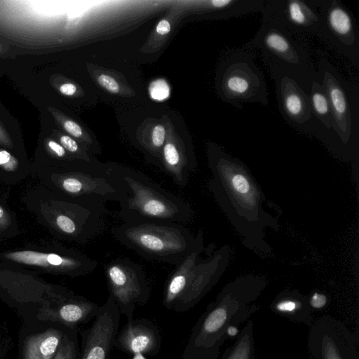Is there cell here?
Instances as JSON below:
<instances>
[{"label":"cell","instance_id":"obj_3","mask_svg":"<svg viewBox=\"0 0 359 359\" xmlns=\"http://www.w3.org/2000/svg\"><path fill=\"white\" fill-rule=\"evenodd\" d=\"M24 202L38 222L60 240L84 245L105 227V206H93L71 200L39 183L27 189Z\"/></svg>","mask_w":359,"mask_h":359},{"label":"cell","instance_id":"obj_18","mask_svg":"<svg viewBox=\"0 0 359 359\" xmlns=\"http://www.w3.org/2000/svg\"><path fill=\"white\" fill-rule=\"evenodd\" d=\"M263 19L280 22L293 34L317 35L320 18L312 0H265Z\"/></svg>","mask_w":359,"mask_h":359},{"label":"cell","instance_id":"obj_32","mask_svg":"<svg viewBox=\"0 0 359 359\" xmlns=\"http://www.w3.org/2000/svg\"><path fill=\"white\" fill-rule=\"evenodd\" d=\"M170 29L171 26L170 22L166 20H162L158 23L156 27V32L158 34L165 35L170 32Z\"/></svg>","mask_w":359,"mask_h":359},{"label":"cell","instance_id":"obj_8","mask_svg":"<svg viewBox=\"0 0 359 359\" xmlns=\"http://www.w3.org/2000/svg\"><path fill=\"white\" fill-rule=\"evenodd\" d=\"M116 239L147 259L177 265L203 241L182 224L170 222L123 223L114 229Z\"/></svg>","mask_w":359,"mask_h":359},{"label":"cell","instance_id":"obj_4","mask_svg":"<svg viewBox=\"0 0 359 359\" xmlns=\"http://www.w3.org/2000/svg\"><path fill=\"white\" fill-rule=\"evenodd\" d=\"M31 175L51 191L86 205L103 207L107 201L119 202L124 189L108 165L71 160L56 167L32 168Z\"/></svg>","mask_w":359,"mask_h":359},{"label":"cell","instance_id":"obj_28","mask_svg":"<svg viewBox=\"0 0 359 359\" xmlns=\"http://www.w3.org/2000/svg\"><path fill=\"white\" fill-rule=\"evenodd\" d=\"M150 97L157 101H163L170 95V87L163 79L154 81L149 88Z\"/></svg>","mask_w":359,"mask_h":359},{"label":"cell","instance_id":"obj_25","mask_svg":"<svg viewBox=\"0 0 359 359\" xmlns=\"http://www.w3.org/2000/svg\"><path fill=\"white\" fill-rule=\"evenodd\" d=\"M19 233L15 215L8 206L6 200L0 198V242L13 238Z\"/></svg>","mask_w":359,"mask_h":359},{"label":"cell","instance_id":"obj_31","mask_svg":"<svg viewBox=\"0 0 359 359\" xmlns=\"http://www.w3.org/2000/svg\"><path fill=\"white\" fill-rule=\"evenodd\" d=\"M63 126L65 130L74 137L79 138L83 135L81 128L73 121H65Z\"/></svg>","mask_w":359,"mask_h":359},{"label":"cell","instance_id":"obj_1","mask_svg":"<svg viewBox=\"0 0 359 359\" xmlns=\"http://www.w3.org/2000/svg\"><path fill=\"white\" fill-rule=\"evenodd\" d=\"M212 178L208 187L215 201L250 250L268 255L265 230L278 229L277 219L263 208L264 194L246 165L217 145L208 148Z\"/></svg>","mask_w":359,"mask_h":359},{"label":"cell","instance_id":"obj_34","mask_svg":"<svg viewBox=\"0 0 359 359\" xmlns=\"http://www.w3.org/2000/svg\"><path fill=\"white\" fill-rule=\"evenodd\" d=\"M132 359H147L145 358V355L141 354V353H135L133 355Z\"/></svg>","mask_w":359,"mask_h":359},{"label":"cell","instance_id":"obj_16","mask_svg":"<svg viewBox=\"0 0 359 359\" xmlns=\"http://www.w3.org/2000/svg\"><path fill=\"white\" fill-rule=\"evenodd\" d=\"M358 342L342 322L326 316L311 327L308 349L311 359H359Z\"/></svg>","mask_w":359,"mask_h":359},{"label":"cell","instance_id":"obj_21","mask_svg":"<svg viewBox=\"0 0 359 359\" xmlns=\"http://www.w3.org/2000/svg\"><path fill=\"white\" fill-rule=\"evenodd\" d=\"M99 307L97 303L75 294L57 306L42 309L34 323H56L70 328L79 327L93 320Z\"/></svg>","mask_w":359,"mask_h":359},{"label":"cell","instance_id":"obj_35","mask_svg":"<svg viewBox=\"0 0 359 359\" xmlns=\"http://www.w3.org/2000/svg\"><path fill=\"white\" fill-rule=\"evenodd\" d=\"M0 182H1V181H0Z\"/></svg>","mask_w":359,"mask_h":359},{"label":"cell","instance_id":"obj_11","mask_svg":"<svg viewBox=\"0 0 359 359\" xmlns=\"http://www.w3.org/2000/svg\"><path fill=\"white\" fill-rule=\"evenodd\" d=\"M217 90L224 102L239 109L246 102L269 104L264 74L252 55L243 50L229 53L222 62Z\"/></svg>","mask_w":359,"mask_h":359},{"label":"cell","instance_id":"obj_19","mask_svg":"<svg viewBox=\"0 0 359 359\" xmlns=\"http://www.w3.org/2000/svg\"><path fill=\"white\" fill-rule=\"evenodd\" d=\"M39 330L27 332L24 327L20 330L19 359H53L65 335L72 329L60 323H43Z\"/></svg>","mask_w":359,"mask_h":359},{"label":"cell","instance_id":"obj_6","mask_svg":"<svg viewBox=\"0 0 359 359\" xmlns=\"http://www.w3.org/2000/svg\"><path fill=\"white\" fill-rule=\"evenodd\" d=\"M203 241L189 253L165 282L163 305L168 310L185 312L194 307L217 284L229 259V250L223 246L206 259L201 255Z\"/></svg>","mask_w":359,"mask_h":359},{"label":"cell","instance_id":"obj_30","mask_svg":"<svg viewBox=\"0 0 359 359\" xmlns=\"http://www.w3.org/2000/svg\"><path fill=\"white\" fill-rule=\"evenodd\" d=\"M309 305L312 311L321 310L324 309L327 304V297L325 294L314 292L308 297Z\"/></svg>","mask_w":359,"mask_h":359},{"label":"cell","instance_id":"obj_2","mask_svg":"<svg viewBox=\"0 0 359 359\" xmlns=\"http://www.w3.org/2000/svg\"><path fill=\"white\" fill-rule=\"evenodd\" d=\"M267 284L258 276L239 277L226 284L195 324L181 359H218L228 339L227 328L239 327L259 309L255 302Z\"/></svg>","mask_w":359,"mask_h":359},{"label":"cell","instance_id":"obj_5","mask_svg":"<svg viewBox=\"0 0 359 359\" xmlns=\"http://www.w3.org/2000/svg\"><path fill=\"white\" fill-rule=\"evenodd\" d=\"M121 182L124 194L118 202L124 223L170 222L186 223L193 217L188 203L163 189L147 175L118 165H108Z\"/></svg>","mask_w":359,"mask_h":359},{"label":"cell","instance_id":"obj_14","mask_svg":"<svg viewBox=\"0 0 359 359\" xmlns=\"http://www.w3.org/2000/svg\"><path fill=\"white\" fill-rule=\"evenodd\" d=\"M320 18L317 35L356 65L359 29L350 10L339 0H312Z\"/></svg>","mask_w":359,"mask_h":359},{"label":"cell","instance_id":"obj_12","mask_svg":"<svg viewBox=\"0 0 359 359\" xmlns=\"http://www.w3.org/2000/svg\"><path fill=\"white\" fill-rule=\"evenodd\" d=\"M0 261L71 278L90 273L98 265L87 255L59 245L45 250L27 248L4 251L0 253Z\"/></svg>","mask_w":359,"mask_h":359},{"label":"cell","instance_id":"obj_33","mask_svg":"<svg viewBox=\"0 0 359 359\" xmlns=\"http://www.w3.org/2000/svg\"><path fill=\"white\" fill-rule=\"evenodd\" d=\"M60 91L63 95L71 96L76 93V87L73 83H67L60 87Z\"/></svg>","mask_w":359,"mask_h":359},{"label":"cell","instance_id":"obj_13","mask_svg":"<svg viewBox=\"0 0 359 359\" xmlns=\"http://www.w3.org/2000/svg\"><path fill=\"white\" fill-rule=\"evenodd\" d=\"M109 294L127 321L133 319L137 305H144L150 287L140 265L129 258L115 259L104 266Z\"/></svg>","mask_w":359,"mask_h":359},{"label":"cell","instance_id":"obj_26","mask_svg":"<svg viewBox=\"0 0 359 359\" xmlns=\"http://www.w3.org/2000/svg\"><path fill=\"white\" fill-rule=\"evenodd\" d=\"M79 327L70 329L53 359H80Z\"/></svg>","mask_w":359,"mask_h":359},{"label":"cell","instance_id":"obj_10","mask_svg":"<svg viewBox=\"0 0 359 359\" xmlns=\"http://www.w3.org/2000/svg\"><path fill=\"white\" fill-rule=\"evenodd\" d=\"M293 35L280 22L263 19L250 43L260 50L268 67L282 70L309 94L312 83L318 81L317 70L304 45Z\"/></svg>","mask_w":359,"mask_h":359},{"label":"cell","instance_id":"obj_9","mask_svg":"<svg viewBox=\"0 0 359 359\" xmlns=\"http://www.w3.org/2000/svg\"><path fill=\"white\" fill-rule=\"evenodd\" d=\"M74 294L64 286L47 283L25 267L0 262V299L16 311L24 324L34 323L42 309L57 306Z\"/></svg>","mask_w":359,"mask_h":359},{"label":"cell","instance_id":"obj_7","mask_svg":"<svg viewBox=\"0 0 359 359\" xmlns=\"http://www.w3.org/2000/svg\"><path fill=\"white\" fill-rule=\"evenodd\" d=\"M318 80L328 96L332 126L325 144L336 158L358 161L359 156L358 94L339 74L336 67L322 57L318 63Z\"/></svg>","mask_w":359,"mask_h":359},{"label":"cell","instance_id":"obj_24","mask_svg":"<svg viewBox=\"0 0 359 359\" xmlns=\"http://www.w3.org/2000/svg\"><path fill=\"white\" fill-rule=\"evenodd\" d=\"M254 325L249 320L240 331L235 342L228 347L221 359H255Z\"/></svg>","mask_w":359,"mask_h":359},{"label":"cell","instance_id":"obj_17","mask_svg":"<svg viewBox=\"0 0 359 359\" xmlns=\"http://www.w3.org/2000/svg\"><path fill=\"white\" fill-rule=\"evenodd\" d=\"M121 313L112 297L100 306L91 325L81 331L80 359H109L118 332Z\"/></svg>","mask_w":359,"mask_h":359},{"label":"cell","instance_id":"obj_27","mask_svg":"<svg viewBox=\"0 0 359 359\" xmlns=\"http://www.w3.org/2000/svg\"><path fill=\"white\" fill-rule=\"evenodd\" d=\"M12 344L6 323L0 319V359H8Z\"/></svg>","mask_w":359,"mask_h":359},{"label":"cell","instance_id":"obj_15","mask_svg":"<svg viewBox=\"0 0 359 359\" xmlns=\"http://www.w3.org/2000/svg\"><path fill=\"white\" fill-rule=\"evenodd\" d=\"M268 68L274 81L279 109L285 120L297 130L313 135L322 142L325 130L313 116L309 94L282 70Z\"/></svg>","mask_w":359,"mask_h":359},{"label":"cell","instance_id":"obj_20","mask_svg":"<svg viewBox=\"0 0 359 359\" xmlns=\"http://www.w3.org/2000/svg\"><path fill=\"white\" fill-rule=\"evenodd\" d=\"M123 352L155 356L161 348V335L159 329L147 318L132 319L118 332L114 344Z\"/></svg>","mask_w":359,"mask_h":359},{"label":"cell","instance_id":"obj_22","mask_svg":"<svg viewBox=\"0 0 359 359\" xmlns=\"http://www.w3.org/2000/svg\"><path fill=\"white\" fill-rule=\"evenodd\" d=\"M276 313L297 323L311 324V313L308 297L298 292L286 291L279 294L271 304Z\"/></svg>","mask_w":359,"mask_h":359},{"label":"cell","instance_id":"obj_23","mask_svg":"<svg viewBox=\"0 0 359 359\" xmlns=\"http://www.w3.org/2000/svg\"><path fill=\"white\" fill-rule=\"evenodd\" d=\"M309 99L313 116L325 130V135L322 141L325 145L332 130V116L325 88L318 81L312 83Z\"/></svg>","mask_w":359,"mask_h":359},{"label":"cell","instance_id":"obj_29","mask_svg":"<svg viewBox=\"0 0 359 359\" xmlns=\"http://www.w3.org/2000/svg\"><path fill=\"white\" fill-rule=\"evenodd\" d=\"M97 81L100 86L109 93L116 94L120 90L118 82L109 75L104 74H100L97 78Z\"/></svg>","mask_w":359,"mask_h":359}]
</instances>
